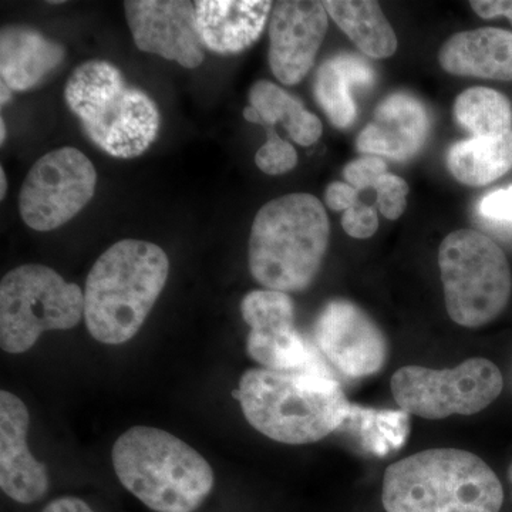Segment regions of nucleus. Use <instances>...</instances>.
I'll use <instances>...</instances> for the list:
<instances>
[{
	"label": "nucleus",
	"instance_id": "nucleus-9",
	"mask_svg": "<svg viewBox=\"0 0 512 512\" xmlns=\"http://www.w3.org/2000/svg\"><path fill=\"white\" fill-rule=\"evenodd\" d=\"M503 387L500 369L483 357L446 370L404 366L392 377V393L400 409L429 420L480 413L498 399Z\"/></svg>",
	"mask_w": 512,
	"mask_h": 512
},
{
	"label": "nucleus",
	"instance_id": "nucleus-21",
	"mask_svg": "<svg viewBox=\"0 0 512 512\" xmlns=\"http://www.w3.org/2000/svg\"><path fill=\"white\" fill-rule=\"evenodd\" d=\"M244 117L265 128L281 123L289 137L303 147L312 146L322 136L323 126L318 117L306 110L301 101L266 80H259L249 90Z\"/></svg>",
	"mask_w": 512,
	"mask_h": 512
},
{
	"label": "nucleus",
	"instance_id": "nucleus-35",
	"mask_svg": "<svg viewBox=\"0 0 512 512\" xmlns=\"http://www.w3.org/2000/svg\"><path fill=\"white\" fill-rule=\"evenodd\" d=\"M6 190H8V181L3 168H0V198H5Z\"/></svg>",
	"mask_w": 512,
	"mask_h": 512
},
{
	"label": "nucleus",
	"instance_id": "nucleus-28",
	"mask_svg": "<svg viewBox=\"0 0 512 512\" xmlns=\"http://www.w3.org/2000/svg\"><path fill=\"white\" fill-rule=\"evenodd\" d=\"M384 174H387V165L383 158L376 156L357 158V160L346 165L345 170H343L346 183L352 185L357 191L375 188L377 181Z\"/></svg>",
	"mask_w": 512,
	"mask_h": 512
},
{
	"label": "nucleus",
	"instance_id": "nucleus-19",
	"mask_svg": "<svg viewBox=\"0 0 512 512\" xmlns=\"http://www.w3.org/2000/svg\"><path fill=\"white\" fill-rule=\"evenodd\" d=\"M64 47L35 29L10 26L0 35L2 83L13 92L40 86L63 63Z\"/></svg>",
	"mask_w": 512,
	"mask_h": 512
},
{
	"label": "nucleus",
	"instance_id": "nucleus-8",
	"mask_svg": "<svg viewBox=\"0 0 512 512\" xmlns=\"http://www.w3.org/2000/svg\"><path fill=\"white\" fill-rule=\"evenodd\" d=\"M84 292L45 265H22L0 284V346L10 355L32 349L45 332L76 328Z\"/></svg>",
	"mask_w": 512,
	"mask_h": 512
},
{
	"label": "nucleus",
	"instance_id": "nucleus-17",
	"mask_svg": "<svg viewBox=\"0 0 512 512\" xmlns=\"http://www.w3.org/2000/svg\"><path fill=\"white\" fill-rule=\"evenodd\" d=\"M274 3L268 0H198L197 28L205 49L217 55L244 52L264 32Z\"/></svg>",
	"mask_w": 512,
	"mask_h": 512
},
{
	"label": "nucleus",
	"instance_id": "nucleus-4",
	"mask_svg": "<svg viewBox=\"0 0 512 512\" xmlns=\"http://www.w3.org/2000/svg\"><path fill=\"white\" fill-rule=\"evenodd\" d=\"M325 207L311 194L284 195L256 214L249 237V271L258 284L301 292L315 281L329 245Z\"/></svg>",
	"mask_w": 512,
	"mask_h": 512
},
{
	"label": "nucleus",
	"instance_id": "nucleus-1",
	"mask_svg": "<svg viewBox=\"0 0 512 512\" xmlns=\"http://www.w3.org/2000/svg\"><path fill=\"white\" fill-rule=\"evenodd\" d=\"M237 399L248 423L268 439L309 444L342 427L350 410L335 376L249 369Z\"/></svg>",
	"mask_w": 512,
	"mask_h": 512
},
{
	"label": "nucleus",
	"instance_id": "nucleus-13",
	"mask_svg": "<svg viewBox=\"0 0 512 512\" xmlns=\"http://www.w3.org/2000/svg\"><path fill=\"white\" fill-rule=\"evenodd\" d=\"M128 26L141 52L195 69L204 62L195 3L187 0H127Z\"/></svg>",
	"mask_w": 512,
	"mask_h": 512
},
{
	"label": "nucleus",
	"instance_id": "nucleus-5",
	"mask_svg": "<svg viewBox=\"0 0 512 512\" xmlns=\"http://www.w3.org/2000/svg\"><path fill=\"white\" fill-rule=\"evenodd\" d=\"M120 483L156 512H194L214 488V471L195 448L156 427H131L111 451Z\"/></svg>",
	"mask_w": 512,
	"mask_h": 512
},
{
	"label": "nucleus",
	"instance_id": "nucleus-33",
	"mask_svg": "<svg viewBox=\"0 0 512 512\" xmlns=\"http://www.w3.org/2000/svg\"><path fill=\"white\" fill-rule=\"evenodd\" d=\"M43 512H94L89 504L80 498L63 497L52 501Z\"/></svg>",
	"mask_w": 512,
	"mask_h": 512
},
{
	"label": "nucleus",
	"instance_id": "nucleus-24",
	"mask_svg": "<svg viewBox=\"0 0 512 512\" xmlns=\"http://www.w3.org/2000/svg\"><path fill=\"white\" fill-rule=\"evenodd\" d=\"M359 439L369 453L383 457L406 443L409 436V413L394 410H375L350 404L348 417L342 427Z\"/></svg>",
	"mask_w": 512,
	"mask_h": 512
},
{
	"label": "nucleus",
	"instance_id": "nucleus-37",
	"mask_svg": "<svg viewBox=\"0 0 512 512\" xmlns=\"http://www.w3.org/2000/svg\"><path fill=\"white\" fill-rule=\"evenodd\" d=\"M508 477H510V483L512 485V463H511V466H510V470H508Z\"/></svg>",
	"mask_w": 512,
	"mask_h": 512
},
{
	"label": "nucleus",
	"instance_id": "nucleus-30",
	"mask_svg": "<svg viewBox=\"0 0 512 512\" xmlns=\"http://www.w3.org/2000/svg\"><path fill=\"white\" fill-rule=\"evenodd\" d=\"M480 214L487 220L512 225V187L485 195L480 202Z\"/></svg>",
	"mask_w": 512,
	"mask_h": 512
},
{
	"label": "nucleus",
	"instance_id": "nucleus-32",
	"mask_svg": "<svg viewBox=\"0 0 512 512\" xmlns=\"http://www.w3.org/2000/svg\"><path fill=\"white\" fill-rule=\"evenodd\" d=\"M471 8L483 19H494L505 16L512 23V0H474Z\"/></svg>",
	"mask_w": 512,
	"mask_h": 512
},
{
	"label": "nucleus",
	"instance_id": "nucleus-36",
	"mask_svg": "<svg viewBox=\"0 0 512 512\" xmlns=\"http://www.w3.org/2000/svg\"><path fill=\"white\" fill-rule=\"evenodd\" d=\"M0 136H2V138H0V143H5V138H6V127H5V120H0Z\"/></svg>",
	"mask_w": 512,
	"mask_h": 512
},
{
	"label": "nucleus",
	"instance_id": "nucleus-25",
	"mask_svg": "<svg viewBox=\"0 0 512 512\" xmlns=\"http://www.w3.org/2000/svg\"><path fill=\"white\" fill-rule=\"evenodd\" d=\"M454 116L471 137L501 136L512 131L511 101L494 89L473 87L454 103Z\"/></svg>",
	"mask_w": 512,
	"mask_h": 512
},
{
	"label": "nucleus",
	"instance_id": "nucleus-31",
	"mask_svg": "<svg viewBox=\"0 0 512 512\" xmlns=\"http://www.w3.org/2000/svg\"><path fill=\"white\" fill-rule=\"evenodd\" d=\"M326 205L333 211H348L359 202V191L348 183H332L325 191Z\"/></svg>",
	"mask_w": 512,
	"mask_h": 512
},
{
	"label": "nucleus",
	"instance_id": "nucleus-3",
	"mask_svg": "<svg viewBox=\"0 0 512 512\" xmlns=\"http://www.w3.org/2000/svg\"><path fill=\"white\" fill-rule=\"evenodd\" d=\"M382 503L387 512H500L504 490L476 454L434 448L387 467Z\"/></svg>",
	"mask_w": 512,
	"mask_h": 512
},
{
	"label": "nucleus",
	"instance_id": "nucleus-10",
	"mask_svg": "<svg viewBox=\"0 0 512 512\" xmlns=\"http://www.w3.org/2000/svg\"><path fill=\"white\" fill-rule=\"evenodd\" d=\"M96 185V168L86 154L57 148L30 168L19 194L20 217L35 231H53L92 201Z\"/></svg>",
	"mask_w": 512,
	"mask_h": 512
},
{
	"label": "nucleus",
	"instance_id": "nucleus-7",
	"mask_svg": "<svg viewBox=\"0 0 512 512\" xmlns=\"http://www.w3.org/2000/svg\"><path fill=\"white\" fill-rule=\"evenodd\" d=\"M448 316L464 328L493 322L510 302L512 274L503 249L474 229L451 232L439 249Z\"/></svg>",
	"mask_w": 512,
	"mask_h": 512
},
{
	"label": "nucleus",
	"instance_id": "nucleus-18",
	"mask_svg": "<svg viewBox=\"0 0 512 512\" xmlns=\"http://www.w3.org/2000/svg\"><path fill=\"white\" fill-rule=\"evenodd\" d=\"M439 62L456 76L512 82V32L481 28L457 33L441 47Z\"/></svg>",
	"mask_w": 512,
	"mask_h": 512
},
{
	"label": "nucleus",
	"instance_id": "nucleus-14",
	"mask_svg": "<svg viewBox=\"0 0 512 512\" xmlns=\"http://www.w3.org/2000/svg\"><path fill=\"white\" fill-rule=\"evenodd\" d=\"M328 30L323 2L284 0L275 3L269 18V66L286 86L301 83L315 64Z\"/></svg>",
	"mask_w": 512,
	"mask_h": 512
},
{
	"label": "nucleus",
	"instance_id": "nucleus-16",
	"mask_svg": "<svg viewBox=\"0 0 512 512\" xmlns=\"http://www.w3.org/2000/svg\"><path fill=\"white\" fill-rule=\"evenodd\" d=\"M429 133L426 107L409 94H392L377 106L372 123L357 137V150L370 156L406 161L424 147Z\"/></svg>",
	"mask_w": 512,
	"mask_h": 512
},
{
	"label": "nucleus",
	"instance_id": "nucleus-15",
	"mask_svg": "<svg viewBox=\"0 0 512 512\" xmlns=\"http://www.w3.org/2000/svg\"><path fill=\"white\" fill-rule=\"evenodd\" d=\"M29 410L16 394L0 392V488L20 504H32L49 490L45 464L28 446Z\"/></svg>",
	"mask_w": 512,
	"mask_h": 512
},
{
	"label": "nucleus",
	"instance_id": "nucleus-26",
	"mask_svg": "<svg viewBox=\"0 0 512 512\" xmlns=\"http://www.w3.org/2000/svg\"><path fill=\"white\" fill-rule=\"evenodd\" d=\"M268 140L255 154V164L262 173L282 175L298 164V154L291 143L278 136L275 127H266Z\"/></svg>",
	"mask_w": 512,
	"mask_h": 512
},
{
	"label": "nucleus",
	"instance_id": "nucleus-6",
	"mask_svg": "<svg viewBox=\"0 0 512 512\" xmlns=\"http://www.w3.org/2000/svg\"><path fill=\"white\" fill-rule=\"evenodd\" d=\"M64 100L87 137L111 157L141 156L158 136L157 104L143 90L128 86L109 62L80 64L67 80Z\"/></svg>",
	"mask_w": 512,
	"mask_h": 512
},
{
	"label": "nucleus",
	"instance_id": "nucleus-23",
	"mask_svg": "<svg viewBox=\"0 0 512 512\" xmlns=\"http://www.w3.org/2000/svg\"><path fill=\"white\" fill-rule=\"evenodd\" d=\"M447 164L458 183L468 187L494 183L512 168V131L458 141L448 151Z\"/></svg>",
	"mask_w": 512,
	"mask_h": 512
},
{
	"label": "nucleus",
	"instance_id": "nucleus-22",
	"mask_svg": "<svg viewBox=\"0 0 512 512\" xmlns=\"http://www.w3.org/2000/svg\"><path fill=\"white\" fill-rule=\"evenodd\" d=\"M326 12L357 49L373 59H387L397 50L396 33L372 0H328Z\"/></svg>",
	"mask_w": 512,
	"mask_h": 512
},
{
	"label": "nucleus",
	"instance_id": "nucleus-29",
	"mask_svg": "<svg viewBox=\"0 0 512 512\" xmlns=\"http://www.w3.org/2000/svg\"><path fill=\"white\" fill-rule=\"evenodd\" d=\"M342 225L349 237L366 239L376 234L379 218L375 207L357 202L343 214Z\"/></svg>",
	"mask_w": 512,
	"mask_h": 512
},
{
	"label": "nucleus",
	"instance_id": "nucleus-11",
	"mask_svg": "<svg viewBox=\"0 0 512 512\" xmlns=\"http://www.w3.org/2000/svg\"><path fill=\"white\" fill-rule=\"evenodd\" d=\"M248 323L247 352L269 370L333 376L315 343L295 328V306L288 293L258 289L241 303Z\"/></svg>",
	"mask_w": 512,
	"mask_h": 512
},
{
	"label": "nucleus",
	"instance_id": "nucleus-27",
	"mask_svg": "<svg viewBox=\"0 0 512 512\" xmlns=\"http://www.w3.org/2000/svg\"><path fill=\"white\" fill-rule=\"evenodd\" d=\"M377 192L376 204L387 220H397L402 217L407 207L409 184L403 178L393 174H384L375 185Z\"/></svg>",
	"mask_w": 512,
	"mask_h": 512
},
{
	"label": "nucleus",
	"instance_id": "nucleus-34",
	"mask_svg": "<svg viewBox=\"0 0 512 512\" xmlns=\"http://www.w3.org/2000/svg\"><path fill=\"white\" fill-rule=\"evenodd\" d=\"M0 89H2V94H0V97H2V106H5V104L9 103L10 99H12L13 90L10 89L9 86H6L5 83H0Z\"/></svg>",
	"mask_w": 512,
	"mask_h": 512
},
{
	"label": "nucleus",
	"instance_id": "nucleus-20",
	"mask_svg": "<svg viewBox=\"0 0 512 512\" xmlns=\"http://www.w3.org/2000/svg\"><path fill=\"white\" fill-rule=\"evenodd\" d=\"M373 80L375 72L366 60L355 55H339L319 67L313 92L330 123L348 128L357 116L353 87L372 86Z\"/></svg>",
	"mask_w": 512,
	"mask_h": 512
},
{
	"label": "nucleus",
	"instance_id": "nucleus-2",
	"mask_svg": "<svg viewBox=\"0 0 512 512\" xmlns=\"http://www.w3.org/2000/svg\"><path fill=\"white\" fill-rule=\"evenodd\" d=\"M170 261L156 244L124 239L94 262L84 289L87 330L104 345L137 335L167 284Z\"/></svg>",
	"mask_w": 512,
	"mask_h": 512
},
{
	"label": "nucleus",
	"instance_id": "nucleus-12",
	"mask_svg": "<svg viewBox=\"0 0 512 512\" xmlns=\"http://www.w3.org/2000/svg\"><path fill=\"white\" fill-rule=\"evenodd\" d=\"M313 343L330 365L350 379L375 375L386 362L382 330L346 299H335L322 309L313 326Z\"/></svg>",
	"mask_w": 512,
	"mask_h": 512
}]
</instances>
